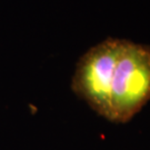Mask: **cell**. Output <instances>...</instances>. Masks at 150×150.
Instances as JSON below:
<instances>
[{"label": "cell", "instance_id": "cell-1", "mask_svg": "<svg viewBox=\"0 0 150 150\" xmlns=\"http://www.w3.org/2000/svg\"><path fill=\"white\" fill-rule=\"evenodd\" d=\"M150 100V47L123 40L113 70L108 120L129 121Z\"/></svg>", "mask_w": 150, "mask_h": 150}, {"label": "cell", "instance_id": "cell-2", "mask_svg": "<svg viewBox=\"0 0 150 150\" xmlns=\"http://www.w3.org/2000/svg\"><path fill=\"white\" fill-rule=\"evenodd\" d=\"M122 39H107L83 54L76 67L72 90L97 113L108 118L113 70Z\"/></svg>", "mask_w": 150, "mask_h": 150}]
</instances>
